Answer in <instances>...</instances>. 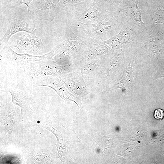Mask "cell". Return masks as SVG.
Here are the masks:
<instances>
[{"instance_id": "cell-12", "label": "cell", "mask_w": 164, "mask_h": 164, "mask_svg": "<svg viewBox=\"0 0 164 164\" xmlns=\"http://www.w3.org/2000/svg\"><path fill=\"white\" fill-rule=\"evenodd\" d=\"M17 0H0L1 7H4L12 3Z\"/></svg>"}, {"instance_id": "cell-1", "label": "cell", "mask_w": 164, "mask_h": 164, "mask_svg": "<svg viewBox=\"0 0 164 164\" xmlns=\"http://www.w3.org/2000/svg\"><path fill=\"white\" fill-rule=\"evenodd\" d=\"M125 23L120 13L108 11L98 21L92 24L82 22L70 24L75 34L82 39L105 41L117 34Z\"/></svg>"}, {"instance_id": "cell-5", "label": "cell", "mask_w": 164, "mask_h": 164, "mask_svg": "<svg viewBox=\"0 0 164 164\" xmlns=\"http://www.w3.org/2000/svg\"><path fill=\"white\" fill-rule=\"evenodd\" d=\"M7 19L8 26L5 34L0 39L2 44H6L13 35L20 31H24L35 35L37 29L33 20L27 18L17 19L8 15Z\"/></svg>"}, {"instance_id": "cell-13", "label": "cell", "mask_w": 164, "mask_h": 164, "mask_svg": "<svg viewBox=\"0 0 164 164\" xmlns=\"http://www.w3.org/2000/svg\"><path fill=\"white\" fill-rule=\"evenodd\" d=\"M162 72H161V75L162 76V77H164V68L163 69V70L162 71Z\"/></svg>"}, {"instance_id": "cell-4", "label": "cell", "mask_w": 164, "mask_h": 164, "mask_svg": "<svg viewBox=\"0 0 164 164\" xmlns=\"http://www.w3.org/2000/svg\"><path fill=\"white\" fill-rule=\"evenodd\" d=\"M130 4L128 3L123 6L120 12L125 24L135 29L139 33H145L150 30L146 27L142 16V11L138 6V0H132Z\"/></svg>"}, {"instance_id": "cell-6", "label": "cell", "mask_w": 164, "mask_h": 164, "mask_svg": "<svg viewBox=\"0 0 164 164\" xmlns=\"http://www.w3.org/2000/svg\"><path fill=\"white\" fill-rule=\"evenodd\" d=\"M63 11L58 0H36L31 13L35 14L41 20L52 21Z\"/></svg>"}, {"instance_id": "cell-10", "label": "cell", "mask_w": 164, "mask_h": 164, "mask_svg": "<svg viewBox=\"0 0 164 164\" xmlns=\"http://www.w3.org/2000/svg\"><path fill=\"white\" fill-rule=\"evenodd\" d=\"M62 5L63 11H66L69 7L74 4L83 1L84 0H58Z\"/></svg>"}, {"instance_id": "cell-7", "label": "cell", "mask_w": 164, "mask_h": 164, "mask_svg": "<svg viewBox=\"0 0 164 164\" xmlns=\"http://www.w3.org/2000/svg\"><path fill=\"white\" fill-rule=\"evenodd\" d=\"M139 37L149 54L158 57L162 49L164 41L163 33L156 27L149 32L139 34Z\"/></svg>"}, {"instance_id": "cell-8", "label": "cell", "mask_w": 164, "mask_h": 164, "mask_svg": "<svg viewBox=\"0 0 164 164\" xmlns=\"http://www.w3.org/2000/svg\"><path fill=\"white\" fill-rule=\"evenodd\" d=\"M65 38L67 51L75 54L80 50H83L86 44L85 40L77 36L70 26L66 27Z\"/></svg>"}, {"instance_id": "cell-14", "label": "cell", "mask_w": 164, "mask_h": 164, "mask_svg": "<svg viewBox=\"0 0 164 164\" xmlns=\"http://www.w3.org/2000/svg\"><path fill=\"white\" fill-rule=\"evenodd\" d=\"M97 151L99 152V149H97Z\"/></svg>"}, {"instance_id": "cell-9", "label": "cell", "mask_w": 164, "mask_h": 164, "mask_svg": "<svg viewBox=\"0 0 164 164\" xmlns=\"http://www.w3.org/2000/svg\"><path fill=\"white\" fill-rule=\"evenodd\" d=\"M36 0H17L14 2L7 6L2 8V10L7 12L10 9L17 6L22 4L26 5L27 8L29 13H31L32 10L36 4Z\"/></svg>"}, {"instance_id": "cell-3", "label": "cell", "mask_w": 164, "mask_h": 164, "mask_svg": "<svg viewBox=\"0 0 164 164\" xmlns=\"http://www.w3.org/2000/svg\"><path fill=\"white\" fill-rule=\"evenodd\" d=\"M139 34L132 27L124 24L117 34L104 41L113 50L128 48L142 42Z\"/></svg>"}, {"instance_id": "cell-2", "label": "cell", "mask_w": 164, "mask_h": 164, "mask_svg": "<svg viewBox=\"0 0 164 164\" xmlns=\"http://www.w3.org/2000/svg\"><path fill=\"white\" fill-rule=\"evenodd\" d=\"M70 18L71 23L89 21L94 23L99 20L108 11L101 8L97 3L84 2L73 5L66 11Z\"/></svg>"}, {"instance_id": "cell-11", "label": "cell", "mask_w": 164, "mask_h": 164, "mask_svg": "<svg viewBox=\"0 0 164 164\" xmlns=\"http://www.w3.org/2000/svg\"><path fill=\"white\" fill-rule=\"evenodd\" d=\"M154 116L155 119L159 120H162L164 117V111L161 109H157L154 112Z\"/></svg>"}]
</instances>
